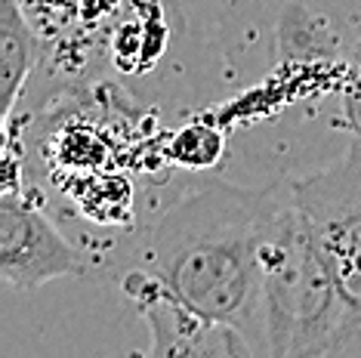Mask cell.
<instances>
[{"label":"cell","mask_w":361,"mask_h":358,"mask_svg":"<svg viewBox=\"0 0 361 358\" xmlns=\"http://www.w3.org/2000/svg\"><path fill=\"white\" fill-rule=\"evenodd\" d=\"M281 185L213 179L149 219L124 241L111 281L130 303L167 297L213 324H226L266 358L262 321V226Z\"/></svg>","instance_id":"1"},{"label":"cell","mask_w":361,"mask_h":358,"mask_svg":"<svg viewBox=\"0 0 361 358\" xmlns=\"http://www.w3.org/2000/svg\"><path fill=\"white\" fill-rule=\"evenodd\" d=\"M259 268L266 358H336L343 300L290 183L281 185L262 226Z\"/></svg>","instance_id":"2"},{"label":"cell","mask_w":361,"mask_h":358,"mask_svg":"<svg viewBox=\"0 0 361 358\" xmlns=\"http://www.w3.org/2000/svg\"><path fill=\"white\" fill-rule=\"evenodd\" d=\"M257 37L269 47L272 87H297L318 99L340 93L361 0H247Z\"/></svg>","instance_id":"3"},{"label":"cell","mask_w":361,"mask_h":358,"mask_svg":"<svg viewBox=\"0 0 361 358\" xmlns=\"http://www.w3.org/2000/svg\"><path fill=\"white\" fill-rule=\"evenodd\" d=\"M290 192L312 219L343 300L336 358H361V142L349 140L336 161L293 179Z\"/></svg>","instance_id":"4"},{"label":"cell","mask_w":361,"mask_h":358,"mask_svg":"<svg viewBox=\"0 0 361 358\" xmlns=\"http://www.w3.org/2000/svg\"><path fill=\"white\" fill-rule=\"evenodd\" d=\"M0 275L16 290H37L47 281L87 275L84 254L25 189L4 192L0 198Z\"/></svg>","instance_id":"5"},{"label":"cell","mask_w":361,"mask_h":358,"mask_svg":"<svg viewBox=\"0 0 361 358\" xmlns=\"http://www.w3.org/2000/svg\"><path fill=\"white\" fill-rule=\"evenodd\" d=\"M133 306L152 333L149 355L257 358L250 343L238 331L201 319V315L188 312V309H183L167 297H149V300H139Z\"/></svg>","instance_id":"6"},{"label":"cell","mask_w":361,"mask_h":358,"mask_svg":"<svg viewBox=\"0 0 361 358\" xmlns=\"http://www.w3.org/2000/svg\"><path fill=\"white\" fill-rule=\"evenodd\" d=\"M37 62V35L16 0L0 4V90H4V124L16 115L25 80Z\"/></svg>","instance_id":"7"},{"label":"cell","mask_w":361,"mask_h":358,"mask_svg":"<svg viewBox=\"0 0 361 358\" xmlns=\"http://www.w3.org/2000/svg\"><path fill=\"white\" fill-rule=\"evenodd\" d=\"M331 127L346 133L349 140L361 142V16L355 35H352L346 75H343V87H340V115L331 121Z\"/></svg>","instance_id":"8"}]
</instances>
